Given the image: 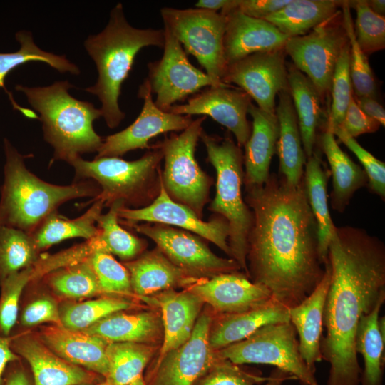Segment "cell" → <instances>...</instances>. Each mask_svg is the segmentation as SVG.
Segmentation results:
<instances>
[{
    "mask_svg": "<svg viewBox=\"0 0 385 385\" xmlns=\"http://www.w3.org/2000/svg\"><path fill=\"white\" fill-rule=\"evenodd\" d=\"M118 218L121 225L130 227L145 222L180 227L212 242L230 258L232 257L227 221L220 215L204 221L189 207L173 200L162 183L158 195L150 205L138 209L122 207L118 210Z\"/></svg>",
    "mask_w": 385,
    "mask_h": 385,
    "instance_id": "obj_16",
    "label": "cell"
},
{
    "mask_svg": "<svg viewBox=\"0 0 385 385\" xmlns=\"http://www.w3.org/2000/svg\"><path fill=\"white\" fill-rule=\"evenodd\" d=\"M11 337L0 334V385H2V376L6 365L19 358L11 347Z\"/></svg>",
    "mask_w": 385,
    "mask_h": 385,
    "instance_id": "obj_53",
    "label": "cell"
},
{
    "mask_svg": "<svg viewBox=\"0 0 385 385\" xmlns=\"http://www.w3.org/2000/svg\"><path fill=\"white\" fill-rule=\"evenodd\" d=\"M250 97L231 85L210 86L190 98L186 103L169 110L178 115H204L226 127L235 137L239 147L247 141L251 127L247 118Z\"/></svg>",
    "mask_w": 385,
    "mask_h": 385,
    "instance_id": "obj_18",
    "label": "cell"
},
{
    "mask_svg": "<svg viewBox=\"0 0 385 385\" xmlns=\"http://www.w3.org/2000/svg\"><path fill=\"white\" fill-rule=\"evenodd\" d=\"M206 116L193 120L179 134L157 143L163 155L161 183L167 195L175 202L192 210L202 218L204 208L210 201L213 179L199 165L195 150L203 130Z\"/></svg>",
    "mask_w": 385,
    "mask_h": 385,
    "instance_id": "obj_8",
    "label": "cell"
},
{
    "mask_svg": "<svg viewBox=\"0 0 385 385\" xmlns=\"http://www.w3.org/2000/svg\"><path fill=\"white\" fill-rule=\"evenodd\" d=\"M11 347L30 364L35 385H80L95 380L84 370L53 352L40 339L28 334L11 337Z\"/></svg>",
    "mask_w": 385,
    "mask_h": 385,
    "instance_id": "obj_22",
    "label": "cell"
},
{
    "mask_svg": "<svg viewBox=\"0 0 385 385\" xmlns=\"http://www.w3.org/2000/svg\"><path fill=\"white\" fill-rule=\"evenodd\" d=\"M213 317L210 307H203L188 339L152 362L144 379L146 385L195 384L218 359L209 342Z\"/></svg>",
    "mask_w": 385,
    "mask_h": 385,
    "instance_id": "obj_13",
    "label": "cell"
},
{
    "mask_svg": "<svg viewBox=\"0 0 385 385\" xmlns=\"http://www.w3.org/2000/svg\"><path fill=\"white\" fill-rule=\"evenodd\" d=\"M150 150L138 160L128 161L119 157H103L86 160L78 157L69 164L75 170L74 181L91 180L100 188L104 206L121 202L125 207L138 209L150 205L158 195L161 186L162 150Z\"/></svg>",
    "mask_w": 385,
    "mask_h": 385,
    "instance_id": "obj_6",
    "label": "cell"
},
{
    "mask_svg": "<svg viewBox=\"0 0 385 385\" xmlns=\"http://www.w3.org/2000/svg\"><path fill=\"white\" fill-rule=\"evenodd\" d=\"M231 3V0H199L195 4L197 9L217 12L225 9Z\"/></svg>",
    "mask_w": 385,
    "mask_h": 385,
    "instance_id": "obj_54",
    "label": "cell"
},
{
    "mask_svg": "<svg viewBox=\"0 0 385 385\" xmlns=\"http://www.w3.org/2000/svg\"><path fill=\"white\" fill-rule=\"evenodd\" d=\"M92 205L81 216L68 219L55 211L50 214L30 234L38 251L45 250L65 240L81 237L86 240L98 233L97 220L102 214L104 203L93 201Z\"/></svg>",
    "mask_w": 385,
    "mask_h": 385,
    "instance_id": "obj_34",
    "label": "cell"
},
{
    "mask_svg": "<svg viewBox=\"0 0 385 385\" xmlns=\"http://www.w3.org/2000/svg\"><path fill=\"white\" fill-rule=\"evenodd\" d=\"M138 305L125 298L106 296L66 307L61 315L63 326L72 330H84L106 317Z\"/></svg>",
    "mask_w": 385,
    "mask_h": 385,
    "instance_id": "obj_41",
    "label": "cell"
},
{
    "mask_svg": "<svg viewBox=\"0 0 385 385\" xmlns=\"http://www.w3.org/2000/svg\"><path fill=\"white\" fill-rule=\"evenodd\" d=\"M38 250L26 232L0 225V282L8 276L33 266Z\"/></svg>",
    "mask_w": 385,
    "mask_h": 385,
    "instance_id": "obj_39",
    "label": "cell"
},
{
    "mask_svg": "<svg viewBox=\"0 0 385 385\" xmlns=\"http://www.w3.org/2000/svg\"><path fill=\"white\" fill-rule=\"evenodd\" d=\"M46 275L50 287L60 296L78 299L102 294L88 257Z\"/></svg>",
    "mask_w": 385,
    "mask_h": 385,
    "instance_id": "obj_40",
    "label": "cell"
},
{
    "mask_svg": "<svg viewBox=\"0 0 385 385\" xmlns=\"http://www.w3.org/2000/svg\"><path fill=\"white\" fill-rule=\"evenodd\" d=\"M332 133L356 156L364 168L371 190L384 200L385 163L364 149L354 138L346 134L341 128H337Z\"/></svg>",
    "mask_w": 385,
    "mask_h": 385,
    "instance_id": "obj_48",
    "label": "cell"
},
{
    "mask_svg": "<svg viewBox=\"0 0 385 385\" xmlns=\"http://www.w3.org/2000/svg\"><path fill=\"white\" fill-rule=\"evenodd\" d=\"M380 125L378 121L366 115L359 108L352 94L344 118L339 128L350 137L355 138L362 134L376 132Z\"/></svg>",
    "mask_w": 385,
    "mask_h": 385,
    "instance_id": "obj_50",
    "label": "cell"
},
{
    "mask_svg": "<svg viewBox=\"0 0 385 385\" xmlns=\"http://www.w3.org/2000/svg\"><path fill=\"white\" fill-rule=\"evenodd\" d=\"M285 54L282 48L245 56L227 66L222 82L237 86L258 108L274 114L277 96L289 91Z\"/></svg>",
    "mask_w": 385,
    "mask_h": 385,
    "instance_id": "obj_15",
    "label": "cell"
},
{
    "mask_svg": "<svg viewBox=\"0 0 385 385\" xmlns=\"http://www.w3.org/2000/svg\"><path fill=\"white\" fill-rule=\"evenodd\" d=\"M38 338L63 359L107 377L109 342L106 339L55 324L41 327Z\"/></svg>",
    "mask_w": 385,
    "mask_h": 385,
    "instance_id": "obj_23",
    "label": "cell"
},
{
    "mask_svg": "<svg viewBox=\"0 0 385 385\" xmlns=\"http://www.w3.org/2000/svg\"><path fill=\"white\" fill-rule=\"evenodd\" d=\"M353 97L359 108L369 117L376 120L381 125H385V110L376 98L369 96Z\"/></svg>",
    "mask_w": 385,
    "mask_h": 385,
    "instance_id": "obj_52",
    "label": "cell"
},
{
    "mask_svg": "<svg viewBox=\"0 0 385 385\" xmlns=\"http://www.w3.org/2000/svg\"><path fill=\"white\" fill-rule=\"evenodd\" d=\"M131 227L151 239L173 265L194 280L241 270L235 260L216 255L190 232L158 223L146 222Z\"/></svg>",
    "mask_w": 385,
    "mask_h": 385,
    "instance_id": "obj_12",
    "label": "cell"
},
{
    "mask_svg": "<svg viewBox=\"0 0 385 385\" xmlns=\"http://www.w3.org/2000/svg\"><path fill=\"white\" fill-rule=\"evenodd\" d=\"M200 140L206 148L208 161L216 172L215 195L208 209L227 221L231 258L248 277L246 257L252 213L242 192L243 153L230 136L212 135L203 130Z\"/></svg>",
    "mask_w": 385,
    "mask_h": 385,
    "instance_id": "obj_7",
    "label": "cell"
},
{
    "mask_svg": "<svg viewBox=\"0 0 385 385\" xmlns=\"http://www.w3.org/2000/svg\"><path fill=\"white\" fill-rule=\"evenodd\" d=\"M349 1H343L341 9L350 47V75L353 94L356 96H369L376 99L377 83L367 56L359 48L354 32V22Z\"/></svg>",
    "mask_w": 385,
    "mask_h": 385,
    "instance_id": "obj_42",
    "label": "cell"
},
{
    "mask_svg": "<svg viewBox=\"0 0 385 385\" xmlns=\"http://www.w3.org/2000/svg\"><path fill=\"white\" fill-rule=\"evenodd\" d=\"M297 332L290 322L263 326L247 338L216 351L219 358L236 364H261L274 366L297 379L302 385H319L302 359Z\"/></svg>",
    "mask_w": 385,
    "mask_h": 385,
    "instance_id": "obj_9",
    "label": "cell"
},
{
    "mask_svg": "<svg viewBox=\"0 0 385 385\" xmlns=\"http://www.w3.org/2000/svg\"><path fill=\"white\" fill-rule=\"evenodd\" d=\"M73 87L64 81L48 86L15 88L40 113L44 140L53 148L51 161L69 163L81 154L98 152L103 143L93 126V121L102 117L101 110L71 96L68 90Z\"/></svg>",
    "mask_w": 385,
    "mask_h": 385,
    "instance_id": "obj_5",
    "label": "cell"
},
{
    "mask_svg": "<svg viewBox=\"0 0 385 385\" xmlns=\"http://www.w3.org/2000/svg\"><path fill=\"white\" fill-rule=\"evenodd\" d=\"M267 379L258 369L218 357L194 385H256Z\"/></svg>",
    "mask_w": 385,
    "mask_h": 385,
    "instance_id": "obj_47",
    "label": "cell"
},
{
    "mask_svg": "<svg viewBox=\"0 0 385 385\" xmlns=\"http://www.w3.org/2000/svg\"><path fill=\"white\" fill-rule=\"evenodd\" d=\"M122 207L124 206L121 202H115L106 213L99 216L97 236L105 251L128 262L145 251L148 244L145 240L128 232L120 225L118 210Z\"/></svg>",
    "mask_w": 385,
    "mask_h": 385,
    "instance_id": "obj_37",
    "label": "cell"
},
{
    "mask_svg": "<svg viewBox=\"0 0 385 385\" xmlns=\"http://www.w3.org/2000/svg\"><path fill=\"white\" fill-rule=\"evenodd\" d=\"M290 1L291 0H237V8L250 17L264 20Z\"/></svg>",
    "mask_w": 385,
    "mask_h": 385,
    "instance_id": "obj_51",
    "label": "cell"
},
{
    "mask_svg": "<svg viewBox=\"0 0 385 385\" xmlns=\"http://www.w3.org/2000/svg\"><path fill=\"white\" fill-rule=\"evenodd\" d=\"M128 385H146V384L143 376H140L135 379L134 381H133Z\"/></svg>",
    "mask_w": 385,
    "mask_h": 385,
    "instance_id": "obj_58",
    "label": "cell"
},
{
    "mask_svg": "<svg viewBox=\"0 0 385 385\" xmlns=\"http://www.w3.org/2000/svg\"><path fill=\"white\" fill-rule=\"evenodd\" d=\"M163 31V56L148 63L146 78L152 94H155L154 103L159 109L168 111L176 102L205 87L226 85L216 82L192 65L179 41L166 29Z\"/></svg>",
    "mask_w": 385,
    "mask_h": 385,
    "instance_id": "obj_14",
    "label": "cell"
},
{
    "mask_svg": "<svg viewBox=\"0 0 385 385\" xmlns=\"http://www.w3.org/2000/svg\"><path fill=\"white\" fill-rule=\"evenodd\" d=\"M330 93L332 102L325 128L332 132L342 124L353 94L349 41L343 47L335 64Z\"/></svg>",
    "mask_w": 385,
    "mask_h": 385,
    "instance_id": "obj_43",
    "label": "cell"
},
{
    "mask_svg": "<svg viewBox=\"0 0 385 385\" xmlns=\"http://www.w3.org/2000/svg\"><path fill=\"white\" fill-rule=\"evenodd\" d=\"M367 4L371 10L377 15L384 16L385 14L384 0H369Z\"/></svg>",
    "mask_w": 385,
    "mask_h": 385,
    "instance_id": "obj_57",
    "label": "cell"
},
{
    "mask_svg": "<svg viewBox=\"0 0 385 385\" xmlns=\"http://www.w3.org/2000/svg\"><path fill=\"white\" fill-rule=\"evenodd\" d=\"M15 37L20 44L19 49L12 53H0V88H4L9 96L11 93L5 88L6 77L16 67L30 61L46 63L61 73H80L78 67L70 62L65 56L46 52L38 47L31 31H19L16 33Z\"/></svg>",
    "mask_w": 385,
    "mask_h": 385,
    "instance_id": "obj_38",
    "label": "cell"
},
{
    "mask_svg": "<svg viewBox=\"0 0 385 385\" xmlns=\"http://www.w3.org/2000/svg\"><path fill=\"white\" fill-rule=\"evenodd\" d=\"M153 297L160 312L163 328V342L155 361L188 339L205 303L188 289H169Z\"/></svg>",
    "mask_w": 385,
    "mask_h": 385,
    "instance_id": "obj_24",
    "label": "cell"
},
{
    "mask_svg": "<svg viewBox=\"0 0 385 385\" xmlns=\"http://www.w3.org/2000/svg\"><path fill=\"white\" fill-rule=\"evenodd\" d=\"M356 12L354 24L356 41L366 56L385 48V17L374 13L366 0L349 1Z\"/></svg>",
    "mask_w": 385,
    "mask_h": 385,
    "instance_id": "obj_45",
    "label": "cell"
},
{
    "mask_svg": "<svg viewBox=\"0 0 385 385\" xmlns=\"http://www.w3.org/2000/svg\"><path fill=\"white\" fill-rule=\"evenodd\" d=\"M330 283L320 349L329 364L327 385H359L357 327L385 294V245L364 229L336 227L328 247Z\"/></svg>",
    "mask_w": 385,
    "mask_h": 385,
    "instance_id": "obj_2",
    "label": "cell"
},
{
    "mask_svg": "<svg viewBox=\"0 0 385 385\" xmlns=\"http://www.w3.org/2000/svg\"><path fill=\"white\" fill-rule=\"evenodd\" d=\"M275 113L279 123L277 152L280 175L290 185H297L304 177V153L297 114L289 91H281Z\"/></svg>",
    "mask_w": 385,
    "mask_h": 385,
    "instance_id": "obj_29",
    "label": "cell"
},
{
    "mask_svg": "<svg viewBox=\"0 0 385 385\" xmlns=\"http://www.w3.org/2000/svg\"><path fill=\"white\" fill-rule=\"evenodd\" d=\"M330 276L327 262L324 276L314 289L300 303L289 308V321L299 336L301 356L314 374L316 363L322 360L320 343L323 330V311Z\"/></svg>",
    "mask_w": 385,
    "mask_h": 385,
    "instance_id": "obj_25",
    "label": "cell"
},
{
    "mask_svg": "<svg viewBox=\"0 0 385 385\" xmlns=\"http://www.w3.org/2000/svg\"><path fill=\"white\" fill-rule=\"evenodd\" d=\"M384 302L385 294L369 314L361 317L357 327L355 349L364 360L361 385H383L385 318L379 317V312Z\"/></svg>",
    "mask_w": 385,
    "mask_h": 385,
    "instance_id": "obj_32",
    "label": "cell"
},
{
    "mask_svg": "<svg viewBox=\"0 0 385 385\" xmlns=\"http://www.w3.org/2000/svg\"><path fill=\"white\" fill-rule=\"evenodd\" d=\"M120 311L97 322L83 332L108 342H136L160 346L163 338L160 310Z\"/></svg>",
    "mask_w": 385,
    "mask_h": 385,
    "instance_id": "obj_28",
    "label": "cell"
},
{
    "mask_svg": "<svg viewBox=\"0 0 385 385\" xmlns=\"http://www.w3.org/2000/svg\"><path fill=\"white\" fill-rule=\"evenodd\" d=\"M148 81L140 86L138 97L143 100V108L128 127L106 136L98 150L96 158L120 157L128 152L150 148L149 141L163 133L180 132L187 128L193 120L191 115H178L159 109L152 98Z\"/></svg>",
    "mask_w": 385,
    "mask_h": 385,
    "instance_id": "obj_17",
    "label": "cell"
},
{
    "mask_svg": "<svg viewBox=\"0 0 385 385\" xmlns=\"http://www.w3.org/2000/svg\"><path fill=\"white\" fill-rule=\"evenodd\" d=\"M6 163L1 190L0 225L31 234L62 204L81 197H96L101 189L91 180L58 185L47 183L31 173L24 156L7 140H4Z\"/></svg>",
    "mask_w": 385,
    "mask_h": 385,
    "instance_id": "obj_4",
    "label": "cell"
},
{
    "mask_svg": "<svg viewBox=\"0 0 385 385\" xmlns=\"http://www.w3.org/2000/svg\"><path fill=\"white\" fill-rule=\"evenodd\" d=\"M221 14L225 17L224 50L227 66L255 53L284 48L289 38L271 23L250 17L237 7Z\"/></svg>",
    "mask_w": 385,
    "mask_h": 385,
    "instance_id": "obj_20",
    "label": "cell"
},
{
    "mask_svg": "<svg viewBox=\"0 0 385 385\" xmlns=\"http://www.w3.org/2000/svg\"><path fill=\"white\" fill-rule=\"evenodd\" d=\"M88 260L102 294L138 298L133 292L128 270L111 253L103 250H96L88 257Z\"/></svg>",
    "mask_w": 385,
    "mask_h": 385,
    "instance_id": "obj_44",
    "label": "cell"
},
{
    "mask_svg": "<svg viewBox=\"0 0 385 385\" xmlns=\"http://www.w3.org/2000/svg\"><path fill=\"white\" fill-rule=\"evenodd\" d=\"M289 321V308L272 298L266 304L239 313L215 314L209 342L215 351L238 342L260 327Z\"/></svg>",
    "mask_w": 385,
    "mask_h": 385,
    "instance_id": "obj_27",
    "label": "cell"
},
{
    "mask_svg": "<svg viewBox=\"0 0 385 385\" xmlns=\"http://www.w3.org/2000/svg\"><path fill=\"white\" fill-rule=\"evenodd\" d=\"M319 152L314 150L307 158L304 181L308 202L317 225L319 254L325 266L328 262V247L336 226L328 207L327 183L330 171L324 165Z\"/></svg>",
    "mask_w": 385,
    "mask_h": 385,
    "instance_id": "obj_33",
    "label": "cell"
},
{
    "mask_svg": "<svg viewBox=\"0 0 385 385\" xmlns=\"http://www.w3.org/2000/svg\"><path fill=\"white\" fill-rule=\"evenodd\" d=\"M245 191L252 213L248 277L267 287L273 299L293 307L311 294L325 272L304 177L294 186L280 175L270 173L262 185L245 187Z\"/></svg>",
    "mask_w": 385,
    "mask_h": 385,
    "instance_id": "obj_1",
    "label": "cell"
},
{
    "mask_svg": "<svg viewBox=\"0 0 385 385\" xmlns=\"http://www.w3.org/2000/svg\"><path fill=\"white\" fill-rule=\"evenodd\" d=\"M123 265L129 272L133 293L151 307H157L154 295L179 287L185 289L196 282L173 265L157 247L144 251Z\"/></svg>",
    "mask_w": 385,
    "mask_h": 385,
    "instance_id": "obj_21",
    "label": "cell"
},
{
    "mask_svg": "<svg viewBox=\"0 0 385 385\" xmlns=\"http://www.w3.org/2000/svg\"><path fill=\"white\" fill-rule=\"evenodd\" d=\"M43 322H51L55 325L63 327L57 305L49 298H40L29 303L25 307L21 315V323L26 327Z\"/></svg>",
    "mask_w": 385,
    "mask_h": 385,
    "instance_id": "obj_49",
    "label": "cell"
},
{
    "mask_svg": "<svg viewBox=\"0 0 385 385\" xmlns=\"http://www.w3.org/2000/svg\"><path fill=\"white\" fill-rule=\"evenodd\" d=\"M343 1L291 0L264 20L289 38L307 34L341 9Z\"/></svg>",
    "mask_w": 385,
    "mask_h": 385,
    "instance_id": "obj_35",
    "label": "cell"
},
{
    "mask_svg": "<svg viewBox=\"0 0 385 385\" xmlns=\"http://www.w3.org/2000/svg\"><path fill=\"white\" fill-rule=\"evenodd\" d=\"M32 277L33 266L14 273L1 282L0 334L9 336L17 320L21 295Z\"/></svg>",
    "mask_w": 385,
    "mask_h": 385,
    "instance_id": "obj_46",
    "label": "cell"
},
{
    "mask_svg": "<svg viewBox=\"0 0 385 385\" xmlns=\"http://www.w3.org/2000/svg\"><path fill=\"white\" fill-rule=\"evenodd\" d=\"M6 385H29V382L23 371H16L9 376Z\"/></svg>",
    "mask_w": 385,
    "mask_h": 385,
    "instance_id": "obj_56",
    "label": "cell"
},
{
    "mask_svg": "<svg viewBox=\"0 0 385 385\" xmlns=\"http://www.w3.org/2000/svg\"><path fill=\"white\" fill-rule=\"evenodd\" d=\"M160 15L164 28L183 44L185 53L195 56L212 80L224 83L222 79L227 69L225 16L197 8L171 7L162 8Z\"/></svg>",
    "mask_w": 385,
    "mask_h": 385,
    "instance_id": "obj_10",
    "label": "cell"
},
{
    "mask_svg": "<svg viewBox=\"0 0 385 385\" xmlns=\"http://www.w3.org/2000/svg\"><path fill=\"white\" fill-rule=\"evenodd\" d=\"M348 38L342 9L307 34L289 37L284 51L294 66L316 87L323 101L330 93L332 75Z\"/></svg>",
    "mask_w": 385,
    "mask_h": 385,
    "instance_id": "obj_11",
    "label": "cell"
},
{
    "mask_svg": "<svg viewBox=\"0 0 385 385\" xmlns=\"http://www.w3.org/2000/svg\"><path fill=\"white\" fill-rule=\"evenodd\" d=\"M320 145L330 166L332 178L331 205L334 210L343 212L356 190L367 183L364 170L342 150L333 133L324 128Z\"/></svg>",
    "mask_w": 385,
    "mask_h": 385,
    "instance_id": "obj_31",
    "label": "cell"
},
{
    "mask_svg": "<svg viewBox=\"0 0 385 385\" xmlns=\"http://www.w3.org/2000/svg\"><path fill=\"white\" fill-rule=\"evenodd\" d=\"M290 379H294L289 374L275 368L268 376L265 385H282L283 383Z\"/></svg>",
    "mask_w": 385,
    "mask_h": 385,
    "instance_id": "obj_55",
    "label": "cell"
},
{
    "mask_svg": "<svg viewBox=\"0 0 385 385\" xmlns=\"http://www.w3.org/2000/svg\"><path fill=\"white\" fill-rule=\"evenodd\" d=\"M248 114L252 118V123L250 135L244 145L243 185L260 186L270 175L271 160L277 152L279 123L276 113H266L252 103Z\"/></svg>",
    "mask_w": 385,
    "mask_h": 385,
    "instance_id": "obj_26",
    "label": "cell"
},
{
    "mask_svg": "<svg viewBox=\"0 0 385 385\" xmlns=\"http://www.w3.org/2000/svg\"><path fill=\"white\" fill-rule=\"evenodd\" d=\"M185 289L198 296L215 314L245 312L272 298L267 287L254 283L240 271L198 280Z\"/></svg>",
    "mask_w": 385,
    "mask_h": 385,
    "instance_id": "obj_19",
    "label": "cell"
},
{
    "mask_svg": "<svg viewBox=\"0 0 385 385\" xmlns=\"http://www.w3.org/2000/svg\"><path fill=\"white\" fill-rule=\"evenodd\" d=\"M289 91L297 114L307 158L315 150L318 128L322 125L324 102L316 87L294 65L287 66Z\"/></svg>",
    "mask_w": 385,
    "mask_h": 385,
    "instance_id": "obj_30",
    "label": "cell"
},
{
    "mask_svg": "<svg viewBox=\"0 0 385 385\" xmlns=\"http://www.w3.org/2000/svg\"><path fill=\"white\" fill-rule=\"evenodd\" d=\"M92 385H109L108 383L105 381L103 382H101V383H98V384H92Z\"/></svg>",
    "mask_w": 385,
    "mask_h": 385,
    "instance_id": "obj_59",
    "label": "cell"
},
{
    "mask_svg": "<svg viewBox=\"0 0 385 385\" xmlns=\"http://www.w3.org/2000/svg\"><path fill=\"white\" fill-rule=\"evenodd\" d=\"M160 346L136 342H109L106 348L109 385H128L142 373Z\"/></svg>",
    "mask_w": 385,
    "mask_h": 385,
    "instance_id": "obj_36",
    "label": "cell"
},
{
    "mask_svg": "<svg viewBox=\"0 0 385 385\" xmlns=\"http://www.w3.org/2000/svg\"><path fill=\"white\" fill-rule=\"evenodd\" d=\"M164 41L163 29H140L130 25L120 3L112 9L105 29L85 41L98 73L96 84L85 91L98 96L102 117L110 128L117 127L125 118L118 99L138 53L150 46L163 48Z\"/></svg>",
    "mask_w": 385,
    "mask_h": 385,
    "instance_id": "obj_3",
    "label": "cell"
}]
</instances>
